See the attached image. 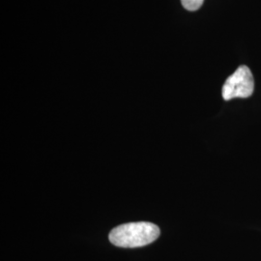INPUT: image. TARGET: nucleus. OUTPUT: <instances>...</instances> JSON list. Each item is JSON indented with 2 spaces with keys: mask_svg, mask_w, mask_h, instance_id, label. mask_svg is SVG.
Returning a JSON list of instances; mask_svg holds the SVG:
<instances>
[{
  "mask_svg": "<svg viewBox=\"0 0 261 261\" xmlns=\"http://www.w3.org/2000/svg\"><path fill=\"white\" fill-rule=\"evenodd\" d=\"M254 89V81L249 67L242 65L229 75L223 86V98L225 101L234 98H249Z\"/></svg>",
  "mask_w": 261,
  "mask_h": 261,
  "instance_id": "nucleus-2",
  "label": "nucleus"
},
{
  "mask_svg": "<svg viewBox=\"0 0 261 261\" xmlns=\"http://www.w3.org/2000/svg\"><path fill=\"white\" fill-rule=\"evenodd\" d=\"M160 236V228L156 224L138 222L121 224L110 233V241L121 248H139L154 242Z\"/></svg>",
  "mask_w": 261,
  "mask_h": 261,
  "instance_id": "nucleus-1",
  "label": "nucleus"
},
{
  "mask_svg": "<svg viewBox=\"0 0 261 261\" xmlns=\"http://www.w3.org/2000/svg\"><path fill=\"white\" fill-rule=\"evenodd\" d=\"M203 2L204 0H181L183 7L188 11H192V12L199 9L202 6Z\"/></svg>",
  "mask_w": 261,
  "mask_h": 261,
  "instance_id": "nucleus-3",
  "label": "nucleus"
}]
</instances>
